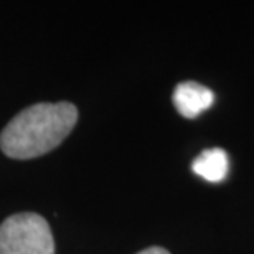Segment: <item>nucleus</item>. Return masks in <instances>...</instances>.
I'll list each match as a JSON object with an SVG mask.
<instances>
[{
	"instance_id": "20e7f679",
	"label": "nucleus",
	"mask_w": 254,
	"mask_h": 254,
	"mask_svg": "<svg viewBox=\"0 0 254 254\" xmlns=\"http://www.w3.org/2000/svg\"><path fill=\"white\" fill-rule=\"evenodd\" d=\"M193 172L208 182H221L228 175V155L223 149L203 150L193 160Z\"/></svg>"
},
{
	"instance_id": "f257e3e1",
	"label": "nucleus",
	"mask_w": 254,
	"mask_h": 254,
	"mask_svg": "<svg viewBox=\"0 0 254 254\" xmlns=\"http://www.w3.org/2000/svg\"><path fill=\"white\" fill-rule=\"evenodd\" d=\"M78 121L71 103H40L18 113L0 134V147L12 159H35L53 150Z\"/></svg>"
},
{
	"instance_id": "7ed1b4c3",
	"label": "nucleus",
	"mask_w": 254,
	"mask_h": 254,
	"mask_svg": "<svg viewBox=\"0 0 254 254\" xmlns=\"http://www.w3.org/2000/svg\"><path fill=\"white\" fill-rule=\"evenodd\" d=\"M213 103H215L213 91L195 81L180 83L174 91L175 108L187 119H195L203 111L211 108Z\"/></svg>"
},
{
	"instance_id": "f03ea898",
	"label": "nucleus",
	"mask_w": 254,
	"mask_h": 254,
	"mask_svg": "<svg viewBox=\"0 0 254 254\" xmlns=\"http://www.w3.org/2000/svg\"><path fill=\"white\" fill-rule=\"evenodd\" d=\"M0 254H55L47 220L37 213L8 216L0 225Z\"/></svg>"
},
{
	"instance_id": "39448f33",
	"label": "nucleus",
	"mask_w": 254,
	"mask_h": 254,
	"mask_svg": "<svg viewBox=\"0 0 254 254\" xmlns=\"http://www.w3.org/2000/svg\"><path fill=\"white\" fill-rule=\"evenodd\" d=\"M137 254H170V253L160 246H152V248H147V250L137 253Z\"/></svg>"
}]
</instances>
